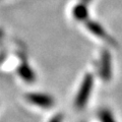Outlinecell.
<instances>
[{"instance_id":"obj_1","label":"cell","mask_w":122,"mask_h":122,"mask_svg":"<svg viewBox=\"0 0 122 122\" xmlns=\"http://www.w3.org/2000/svg\"><path fill=\"white\" fill-rule=\"evenodd\" d=\"M92 87H93V77H92V75H87L82 82L81 87L75 100V105L78 108H82L87 102V99H89V96L92 92Z\"/></svg>"},{"instance_id":"obj_2","label":"cell","mask_w":122,"mask_h":122,"mask_svg":"<svg viewBox=\"0 0 122 122\" xmlns=\"http://www.w3.org/2000/svg\"><path fill=\"white\" fill-rule=\"evenodd\" d=\"M26 99L32 104H35L39 107H42V108H50L54 103L53 99L50 96H47L44 94H30L28 95Z\"/></svg>"},{"instance_id":"obj_3","label":"cell","mask_w":122,"mask_h":122,"mask_svg":"<svg viewBox=\"0 0 122 122\" xmlns=\"http://www.w3.org/2000/svg\"><path fill=\"white\" fill-rule=\"evenodd\" d=\"M101 120L102 122H115V120L113 119V117L111 115V113L108 112V111H103L101 112Z\"/></svg>"}]
</instances>
